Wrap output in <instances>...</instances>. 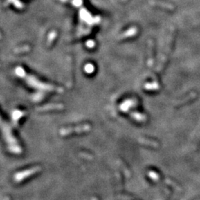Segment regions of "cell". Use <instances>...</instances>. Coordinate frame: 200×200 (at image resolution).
Segmentation results:
<instances>
[]
</instances>
